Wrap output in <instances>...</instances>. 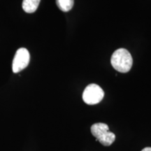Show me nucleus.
<instances>
[{"label":"nucleus","instance_id":"f03ea898","mask_svg":"<svg viewBox=\"0 0 151 151\" xmlns=\"http://www.w3.org/2000/svg\"><path fill=\"white\" fill-rule=\"evenodd\" d=\"M92 134L104 146H110L116 140V135L109 131L108 124L99 122L92 124L90 128Z\"/></svg>","mask_w":151,"mask_h":151},{"label":"nucleus","instance_id":"0eeeda50","mask_svg":"<svg viewBox=\"0 0 151 151\" xmlns=\"http://www.w3.org/2000/svg\"><path fill=\"white\" fill-rule=\"evenodd\" d=\"M141 151H151V148L150 147H147V148H143Z\"/></svg>","mask_w":151,"mask_h":151},{"label":"nucleus","instance_id":"39448f33","mask_svg":"<svg viewBox=\"0 0 151 151\" xmlns=\"http://www.w3.org/2000/svg\"><path fill=\"white\" fill-rule=\"evenodd\" d=\"M41 0H23L22 1V9L28 14H32L38 9Z\"/></svg>","mask_w":151,"mask_h":151},{"label":"nucleus","instance_id":"423d86ee","mask_svg":"<svg viewBox=\"0 0 151 151\" xmlns=\"http://www.w3.org/2000/svg\"><path fill=\"white\" fill-rule=\"evenodd\" d=\"M74 0H56V4L63 12H68L73 8Z\"/></svg>","mask_w":151,"mask_h":151},{"label":"nucleus","instance_id":"f257e3e1","mask_svg":"<svg viewBox=\"0 0 151 151\" xmlns=\"http://www.w3.org/2000/svg\"><path fill=\"white\" fill-rule=\"evenodd\" d=\"M111 63L116 71L120 73H127L131 69L133 65V59L127 49L119 48L113 53Z\"/></svg>","mask_w":151,"mask_h":151},{"label":"nucleus","instance_id":"7ed1b4c3","mask_svg":"<svg viewBox=\"0 0 151 151\" xmlns=\"http://www.w3.org/2000/svg\"><path fill=\"white\" fill-rule=\"evenodd\" d=\"M104 97V92L99 86L92 83L88 85L83 93V100L88 105L99 104Z\"/></svg>","mask_w":151,"mask_h":151},{"label":"nucleus","instance_id":"20e7f679","mask_svg":"<svg viewBox=\"0 0 151 151\" xmlns=\"http://www.w3.org/2000/svg\"><path fill=\"white\" fill-rule=\"evenodd\" d=\"M30 55L26 48H20L17 50L12 63L14 73H18L27 67L29 63Z\"/></svg>","mask_w":151,"mask_h":151}]
</instances>
